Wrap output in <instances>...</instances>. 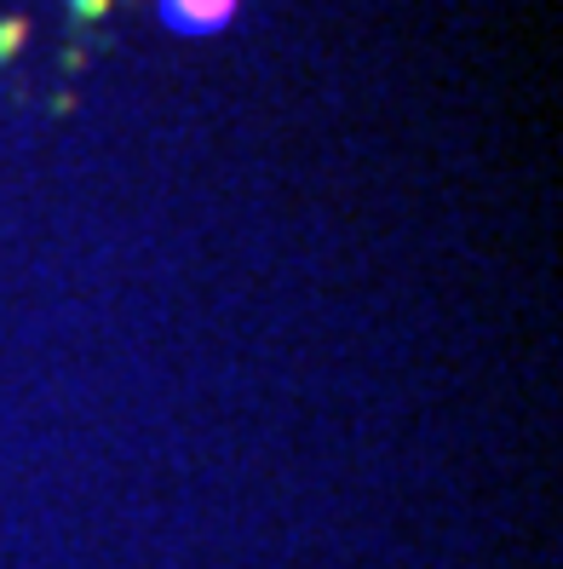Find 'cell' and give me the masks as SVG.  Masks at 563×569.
I'll use <instances>...</instances> for the list:
<instances>
[{
  "label": "cell",
  "instance_id": "obj_1",
  "mask_svg": "<svg viewBox=\"0 0 563 569\" xmlns=\"http://www.w3.org/2000/svg\"><path fill=\"white\" fill-rule=\"evenodd\" d=\"M237 18V0H161V23L179 36H219Z\"/></svg>",
  "mask_w": 563,
  "mask_h": 569
}]
</instances>
